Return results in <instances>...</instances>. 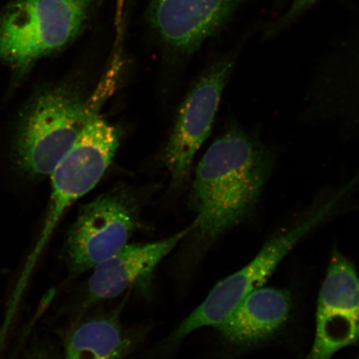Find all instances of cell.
<instances>
[{
  "instance_id": "obj_1",
  "label": "cell",
  "mask_w": 359,
  "mask_h": 359,
  "mask_svg": "<svg viewBox=\"0 0 359 359\" xmlns=\"http://www.w3.org/2000/svg\"><path fill=\"white\" fill-rule=\"evenodd\" d=\"M276 163L273 147L259 135L232 123L197 165L190 202L191 231L210 244L257 210Z\"/></svg>"
},
{
  "instance_id": "obj_2",
  "label": "cell",
  "mask_w": 359,
  "mask_h": 359,
  "mask_svg": "<svg viewBox=\"0 0 359 359\" xmlns=\"http://www.w3.org/2000/svg\"><path fill=\"white\" fill-rule=\"evenodd\" d=\"M358 183V178L352 176L318 196L306 212L276 233L250 262L219 282L200 306L177 327L172 339L182 340L201 327L221 325L246 295L262 287L300 241L346 203Z\"/></svg>"
},
{
  "instance_id": "obj_3",
  "label": "cell",
  "mask_w": 359,
  "mask_h": 359,
  "mask_svg": "<svg viewBox=\"0 0 359 359\" xmlns=\"http://www.w3.org/2000/svg\"><path fill=\"white\" fill-rule=\"evenodd\" d=\"M104 90L87 100L79 88L62 83L36 93L22 112L13 140V158L20 172L34 178L50 176L100 106Z\"/></svg>"
},
{
  "instance_id": "obj_4",
  "label": "cell",
  "mask_w": 359,
  "mask_h": 359,
  "mask_svg": "<svg viewBox=\"0 0 359 359\" xmlns=\"http://www.w3.org/2000/svg\"><path fill=\"white\" fill-rule=\"evenodd\" d=\"M96 0H13L0 11V61L20 77L79 39Z\"/></svg>"
},
{
  "instance_id": "obj_5",
  "label": "cell",
  "mask_w": 359,
  "mask_h": 359,
  "mask_svg": "<svg viewBox=\"0 0 359 359\" xmlns=\"http://www.w3.org/2000/svg\"><path fill=\"white\" fill-rule=\"evenodd\" d=\"M100 109V106L93 111L78 140L50 175L51 197L41 244L67 209L97 185L118 151L121 133L102 118Z\"/></svg>"
},
{
  "instance_id": "obj_6",
  "label": "cell",
  "mask_w": 359,
  "mask_h": 359,
  "mask_svg": "<svg viewBox=\"0 0 359 359\" xmlns=\"http://www.w3.org/2000/svg\"><path fill=\"white\" fill-rule=\"evenodd\" d=\"M239 53L233 51L213 62L182 103L163 155L172 188L181 187L190 177L197 151L212 133Z\"/></svg>"
},
{
  "instance_id": "obj_7",
  "label": "cell",
  "mask_w": 359,
  "mask_h": 359,
  "mask_svg": "<svg viewBox=\"0 0 359 359\" xmlns=\"http://www.w3.org/2000/svg\"><path fill=\"white\" fill-rule=\"evenodd\" d=\"M138 226L137 205L127 192L105 193L83 205L67 234L71 272L81 275L118 252Z\"/></svg>"
},
{
  "instance_id": "obj_8",
  "label": "cell",
  "mask_w": 359,
  "mask_h": 359,
  "mask_svg": "<svg viewBox=\"0 0 359 359\" xmlns=\"http://www.w3.org/2000/svg\"><path fill=\"white\" fill-rule=\"evenodd\" d=\"M359 341V279L355 267L336 251L318 297L316 337L304 359H331Z\"/></svg>"
},
{
  "instance_id": "obj_9",
  "label": "cell",
  "mask_w": 359,
  "mask_h": 359,
  "mask_svg": "<svg viewBox=\"0 0 359 359\" xmlns=\"http://www.w3.org/2000/svg\"><path fill=\"white\" fill-rule=\"evenodd\" d=\"M243 0H150L147 22L169 51L189 56L222 33Z\"/></svg>"
},
{
  "instance_id": "obj_10",
  "label": "cell",
  "mask_w": 359,
  "mask_h": 359,
  "mask_svg": "<svg viewBox=\"0 0 359 359\" xmlns=\"http://www.w3.org/2000/svg\"><path fill=\"white\" fill-rule=\"evenodd\" d=\"M191 231L189 227L163 241L128 244L97 264L88 282L85 306L118 297L129 290L149 288L156 267Z\"/></svg>"
},
{
  "instance_id": "obj_11",
  "label": "cell",
  "mask_w": 359,
  "mask_h": 359,
  "mask_svg": "<svg viewBox=\"0 0 359 359\" xmlns=\"http://www.w3.org/2000/svg\"><path fill=\"white\" fill-rule=\"evenodd\" d=\"M308 97L322 122L340 127L359 104V22L325 57Z\"/></svg>"
},
{
  "instance_id": "obj_12",
  "label": "cell",
  "mask_w": 359,
  "mask_h": 359,
  "mask_svg": "<svg viewBox=\"0 0 359 359\" xmlns=\"http://www.w3.org/2000/svg\"><path fill=\"white\" fill-rule=\"evenodd\" d=\"M290 309V295L286 291L260 287L246 295L217 329L231 344L253 346L284 325Z\"/></svg>"
},
{
  "instance_id": "obj_13",
  "label": "cell",
  "mask_w": 359,
  "mask_h": 359,
  "mask_svg": "<svg viewBox=\"0 0 359 359\" xmlns=\"http://www.w3.org/2000/svg\"><path fill=\"white\" fill-rule=\"evenodd\" d=\"M136 345V338L118 314H102L81 322L67 337L65 359H123Z\"/></svg>"
},
{
  "instance_id": "obj_14",
  "label": "cell",
  "mask_w": 359,
  "mask_h": 359,
  "mask_svg": "<svg viewBox=\"0 0 359 359\" xmlns=\"http://www.w3.org/2000/svg\"><path fill=\"white\" fill-rule=\"evenodd\" d=\"M318 0H291L288 10L277 20L269 22L264 31L263 38L272 39L285 32L302 18Z\"/></svg>"
},
{
  "instance_id": "obj_15",
  "label": "cell",
  "mask_w": 359,
  "mask_h": 359,
  "mask_svg": "<svg viewBox=\"0 0 359 359\" xmlns=\"http://www.w3.org/2000/svg\"><path fill=\"white\" fill-rule=\"evenodd\" d=\"M289 0H275V3L276 4V6L283 7L285 6L286 2H288Z\"/></svg>"
},
{
  "instance_id": "obj_16",
  "label": "cell",
  "mask_w": 359,
  "mask_h": 359,
  "mask_svg": "<svg viewBox=\"0 0 359 359\" xmlns=\"http://www.w3.org/2000/svg\"><path fill=\"white\" fill-rule=\"evenodd\" d=\"M30 359H48L46 357H43V356H37V357H34L33 358H30Z\"/></svg>"
},
{
  "instance_id": "obj_17",
  "label": "cell",
  "mask_w": 359,
  "mask_h": 359,
  "mask_svg": "<svg viewBox=\"0 0 359 359\" xmlns=\"http://www.w3.org/2000/svg\"><path fill=\"white\" fill-rule=\"evenodd\" d=\"M133 0H128V8L131 7V4H133Z\"/></svg>"
},
{
  "instance_id": "obj_18",
  "label": "cell",
  "mask_w": 359,
  "mask_h": 359,
  "mask_svg": "<svg viewBox=\"0 0 359 359\" xmlns=\"http://www.w3.org/2000/svg\"><path fill=\"white\" fill-rule=\"evenodd\" d=\"M357 359H359V356L357 358Z\"/></svg>"
}]
</instances>
